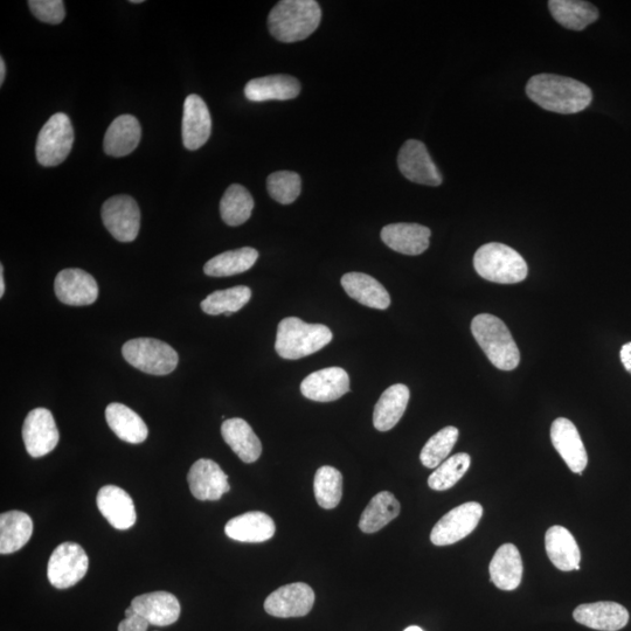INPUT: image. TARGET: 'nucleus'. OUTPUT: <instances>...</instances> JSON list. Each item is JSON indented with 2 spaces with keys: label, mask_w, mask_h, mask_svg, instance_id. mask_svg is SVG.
<instances>
[{
  "label": "nucleus",
  "mask_w": 631,
  "mask_h": 631,
  "mask_svg": "<svg viewBox=\"0 0 631 631\" xmlns=\"http://www.w3.org/2000/svg\"><path fill=\"white\" fill-rule=\"evenodd\" d=\"M142 128L133 115H121L114 120L104 136L103 148L107 155L124 157L131 154L141 142Z\"/></svg>",
  "instance_id": "27"
},
{
  "label": "nucleus",
  "mask_w": 631,
  "mask_h": 631,
  "mask_svg": "<svg viewBox=\"0 0 631 631\" xmlns=\"http://www.w3.org/2000/svg\"><path fill=\"white\" fill-rule=\"evenodd\" d=\"M254 199L246 187L233 184L226 190L220 201L221 218L228 226H240L251 218Z\"/></svg>",
  "instance_id": "36"
},
{
  "label": "nucleus",
  "mask_w": 631,
  "mask_h": 631,
  "mask_svg": "<svg viewBox=\"0 0 631 631\" xmlns=\"http://www.w3.org/2000/svg\"><path fill=\"white\" fill-rule=\"evenodd\" d=\"M259 259V252L244 247L214 256L204 267V273L212 277H227L247 272Z\"/></svg>",
  "instance_id": "35"
},
{
  "label": "nucleus",
  "mask_w": 631,
  "mask_h": 631,
  "mask_svg": "<svg viewBox=\"0 0 631 631\" xmlns=\"http://www.w3.org/2000/svg\"><path fill=\"white\" fill-rule=\"evenodd\" d=\"M97 508L116 530L126 531L136 523L137 515L133 498L116 485H104L96 498Z\"/></svg>",
  "instance_id": "17"
},
{
  "label": "nucleus",
  "mask_w": 631,
  "mask_h": 631,
  "mask_svg": "<svg viewBox=\"0 0 631 631\" xmlns=\"http://www.w3.org/2000/svg\"><path fill=\"white\" fill-rule=\"evenodd\" d=\"M315 603V593L304 582H296L276 589L265 601V610L269 615L289 619L302 617L311 612Z\"/></svg>",
  "instance_id": "13"
},
{
  "label": "nucleus",
  "mask_w": 631,
  "mask_h": 631,
  "mask_svg": "<svg viewBox=\"0 0 631 631\" xmlns=\"http://www.w3.org/2000/svg\"><path fill=\"white\" fill-rule=\"evenodd\" d=\"M5 75H6L5 61L3 58H0V85L2 86L5 80Z\"/></svg>",
  "instance_id": "46"
},
{
  "label": "nucleus",
  "mask_w": 631,
  "mask_h": 631,
  "mask_svg": "<svg viewBox=\"0 0 631 631\" xmlns=\"http://www.w3.org/2000/svg\"><path fill=\"white\" fill-rule=\"evenodd\" d=\"M474 267L484 280L499 284H515L528 276V263L515 249L491 242L482 246L474 256Z\"/></svg>",
  "instance_id": "5"
},
{
  "label": "nucleus",
  "mask_w": 631,
  "mask_h": 631,
  "mask_svg": "<svg viewBox=\"0 0 631 631\" xmlns=\"http://www.w3.org/2000/svg\"><path fill=\"white\" fill-rule=\"evenodd\" d=\"M471 332L478 345L498 370H515L520 362L518 346L506 324L498 317L481 314L471 322Z\"/></svg>",
  "instance_id": "4"
},
{
  "label": "nucleus",
  "mask_w": 631,
  "mask_h": 631,
  "mask_svg": "<svg viewBox=\"0 0 631 631\" xmlns=\"http://www.w3.org/2000/svg\"><path fill=\"white\" fill-rule=\"evenodd\" d=\"M404 631H424V630H422L418 626H411V627L406 628Z\"/></svg>",
  "instance_id": "47"
},
{
  "label": "nucleus",
  "mask_w": 631,
  "mask_h": 631,
  "mask_svg": "<svg viewBox=\"0 0 631 631\" xmlns=\"http://www.w3.org/2000/svg\"><path fill=\"white\" fill-rule=\"evenodd\" d=\"M131 607L147 620L150 626L168 627L180 616V603L168 592H154L136 596Z\"/></svg>",
  "instance_id": "21"
},
{
  "label": "nucleus",
  "mask_w": 631,
  "mask_h": 631,
  "mask_svg": "<svg viewBox=\"0 0 631 631\" xmlns=\"http://www.w3.org/2000/svg\"><path fill=\"white\" fill-rule=\"evenodd\" d=\"M276 526L272 517L267 513L254 511L235 517L225 526L228 538L240 543H263L272 539Z\"/></svg>",
  "instance_id": "23"
},
{
  "label": "nucleus",
  "mask_w": 631,
  "mask_h": 631,
  "mask_svg": "<svg viewBox=\"0 0 631 631\" xmlns=\"http://www.w3.org/2000/svg\"><path fill=\"white\" fill-rule=\"evenodd\" d=\"M123 357L130 365L152 376H166L176 370L178 353L158 339L136 338L123 345Z\"/></svg>",
  "instance_id": "6"
},
{
  "label": "nucleus",
  "mask_w": 631,
  "mask_h": 631,
  "mask_svg": "<svg viewBox=\"0 0 631 631\" xmlns=\"http://www.w3.org/2000/svg\"><path fill=\"white\" fill-rule=\"evenodd\" d=\"M221 434L228 446L245 463H254L262 454L261 441L244 419L226 420L221 426Z\"/></svg>",
  "instance_id": "29"
},
{
  "label": "nucleus",
  "mask_w": 631,
  "mask_h": 631,
  "mask_svg": "<svg viewBox=\"0 0 631 631\" xmlns=\"http://www.w3.org/2000/svg\"><path fill=\"white\" fill-rule=\"evenodd\" d=\"M88 567L89 558L82 546L67 542L59 545L52 553L48 561V580L55 588H71L85 578Z\"/></svg>",
  "instance_id": "8"
},
{
  "label": "nucleus",
  "mask_w": 631,
  "mask_h": 631,
  "mask_svg": "<svg viewBox=\"0 0 631 631\" xmlns=\"http://www.w3.org/2000/svg\"><path fill=\"white\" fill-rule=\"evenodd\" d=\"M526 94L540 108L564 115L582 112L593 100L592 90L585 83L554 74L532 76Z\"/></svg>",
  "instance_id": "1"
},
{
  "label": "nucleus",
  "mask_w": 631,
  "mask_h": 631,
  "mask_svg": "<svg viewBox=\"0 0 631 631\" xmlns=\"http://www.w3.org/2000/svg\"><path fill=\"white\" fill-rule=\"evenodd\" d=\"M551 15L568 30L582 31L599 19V11L592 3L581 0H551Z\"/></svg>",
  "instance_id": "33"
},
{
  "label": "nucleus",
  "mask_w": 631,
  "mask_h": 631,
  "mask_svg": "<svg viewBox=\"0 0 631 631\" xmlns=\"http://www.w3.org/2000/svg\"><path fill=\"white\" fill-rule=\"evenodd\" d=\"M60 439L59 429L53 414L46 408L33 409L26 416L23 440L27 453L38 459L53 452Z\"/></svg>",
  "instance_id": "11"
},
{
  "label": "nucleus",
  "mask_w": 631,
  "mask_h": 631,
  "mask_svg": "<svg viewBox=\"0 0 631 631\" xmlns=\"http://www.w3.org/2000/svg\"><path fill=\"white\" fill-rule=\"evenodd\" d=\"M398 166L402 175L411 182L427 186H440L442 176L435 165L426 145L409 140L399 151Z\"/></svg>",
  "instance_id": "12"
},
{
  "label": "nucleus",
  "mask_w": 631,
  "mask_h": 631,
  "mask_svg": "<svg viewBox=\"0 0 631 631\" xmlns=\"http://www.w3.org/2000/svg\"><path fill=\"white\" fill-rule=\"evenodd\" d=\"M101 216L104 226L117 241H134L140 233V207L126 194L108 199L102 206Z\"/></svg>",
  "instance_id": "9"
},
{
  "label": "nucleus",
  "mask_w": 631,
  "mask_h": 631,
  "mask_svg": "<svg viewBox=\"0 0 631 631\" xmlns=\"http://www.w3.org/2000/svg\"><path fill=\"white\" fill-rule=\"evenodd\" d=\"M341 282L346 294L365 307L385 310L391 305L388 291L370 275L348 273L342 277Z\"/></svg>",
  "instance_id": "28"
},
{
  "label": "nucleus",
  "mask_w": 631,
  "mask_h": 631,
  "mask_svg": "<svg viewBox=\"0 0 631 631\" xmlns=\"http://www.w3.org/2000/svg\"><path fill=\"white\" fill-rule=\"evenodd\" d=\"M183 143L187 150H198L210 140L212 119L207 104L199 95L186 97L183 115Z\"/></svg>",
  "instance_id": "19"
},
{
  "label": "nucleus",
  "mask_w": 631,
  "mask_h": 631,
  "mask_svg": "<svg viewBox=\"0 0 631 631\" xmlns=\"http://www.w3.org/2000/svg\"><path fill=\"white\" fill-rule=\"evenodd\" d=\"M315 497L321 508H337L343 497V475L334 467L324 466L317 470L314 481Z\"/></svg>",
  "instance_id": "38"
},
{
  "label": "nucleus",
  "mask_w": 631,
  "mask_h": 631,
  "mask_svg": "<svg viewBox=\"0 0 631 631\" xmlns=\"http://www.w3.org/2000/svg\"><path fill=\"white\" fill-rule=\"evenodd\" d=\"M73 143L74 130L69 117L64 113L53 115L38 135L36 155L39 164L52 168L64 163Z\"/></svg>",
  "instance_id": "7"
},
{
  "label": "nucleus",
  "mask_w": 631,
  "mask_h": 631,
  "mask_svg": "<svg viewBox=\"0 0 631 631\" xmlns=\"http://www.w3.org/2000/svg\"><path fill=\"white\" fill-rule=\"evenodd\" d=\"M620 357L623 366L631 373V343H627L622 346Z\"/></svg>",
  "instance_id": "44"
},
{
  "label": "nucleus",
  "mask_w": 631,
  "mask_h": 631,
  "mask_svg": "<svg viewBox=\"0 0 631 631\" xmlns=\"http://www.w3.org/2000/svg\"><path fill=\"white\" fill-rule=\"evenodd\" d=\"M33 16L40 22L58 25L66 17L65 3L62 0H30Z\"/></svg>",
  "instance_id": "42"
},
{
  "label": "nucleus",
  "mask_w": 631,
  "mask_h": 631,
  "mask_svg": "<svg viewBox=\"0 0 631 631\" xmlns=\"http://www.w3.org/2000/svg\"><path fill=\"white\" fill-rule=\"evenodd\" d=\"M432 232L419 224H391L381 231V240L394 252L405 255H420L427 251Z\"/></svg>",
  "instance_id": "22"
},
{
  "label": "nucleus",
  "mask_w": 631,
  "mask_h": 631,
  "mask_svg": "<svg viewBox=\"0 0 631 631\" xmlns=\"http://www.w3.org/2000/svg\"><path fill=\"white\" fill-rule=\"evenodd\" d=\"M301 392L312 401H336L350 392L349 374L341 367L316 371L302 381Z\"/></svg>",
  "instance_id": "16"
},
{
  "label": "nucleus",
  "mask_w": 631,
  "mask_h": 631,
  "mask_svg": "<svg viewBox=\"0 0 631 631\" xmlns=\"http://www.w3.org/2000/svg\"><path fill=\"white\" fill-rule=\"evenodd\" d=\"M191 494L199 501H219L231 490L228 476L219 464L207 459L193 464L187 475Z\"/></svg>",
  "instance_id": "15"
},
{
  "label": "nucleus",
  "mask_w": 631,
  "mask_h": 631,
  "mask_svg": "<svg viewBox=\"0 0 631 631\" xmlns=\"http://www.w3.org/2000/svg\"><path fill=\"white\" fill-rule=\"evenodd\" d=\"M322 10L315 0H282L270 11L268 27L281 43L307 39L320 26Z\"/></svg>",
  "instance_id": "2"
},
{
  "label": "nucleus",
  "mask_w": 631,
  "mask_h": 631,
  "mask_svg": "<svg viewBox=\"0 0 631 631\" xmlns=\"http://www.w3.org/2000/svg\"><path fill=\"white\" fill-rule=\"evenodd\" d=\"M457 440H459V429L453 426L441 429L440 432L429 439L424 449H422L420 454L421 463L429 469L438 468L452 453Z\"/></svg>",
  "instance_id": "39"
},
{
  "label": "nucleus",
  "mask_w": 631,
  "mask_h": 631,
  "mask_svg": "<svg viewBox=\"0 0 631 631\" xmlns=\"http://www.w3.org/2000/svg\"><path fill=\"white\" fill-rule=\"evenodd\" d=\"M54 291L60 302L72 307L93 304L99 297V286L94 277L78 268L61 270L55 277Z\"/></svg>",
  "instance_id": "14"
},
{
  "label": "nucleus",
  "mask_w": 631,
  "mask_h": 631,
  "mask_svg": "<svg viewBox=\"0 0 631 631\" xmlns=\"http://www.w3.org/2000/svg\"><path fill=\"white\" fill-rule=\"evenodd\" d=\"M33 535V520L22 511H9L0 516V553L11 554L29 543Z\"/></svg>",
  "instance_id": "32"
},
{
  "label": "nucleus",
  "mask_w": 631,
  "mask_h": 631,
  "mask_svg": "<svg viewBox=\"0 0 631 631\" xmlns=\"http://www.w3.org/2000/svg\"><path fill=\"white\" fill-rule=\"evenodd\" d=\"M523 570V560L517 547L513 544H504L491 560V582L502 591H515L522 582Z\"/></svg>",
  "instance_id": "26"
},
{
  "label": "nucleus",
  "mask_w": 631,
  "mask_h": 631,
  "mask_svg": "<svg viewBox=\"0 0 631 631\" xmlns=\"http://www.w3.org/2000/svg\"><path fill=\"white\" fill-rule=\"evenodd\" d=\"M554 448L574 474H582L587 467L588 455L577 427L571 420L559 418L551 427Z\"/></svg>",
  "instance_id": "18"
},
{
  "label": "nucleus",
  "mask_w": 631,
  "mask_h": 631,
  "mask_svg": "<svg viewBox=\"0 0 631 631\" xmlns=\"http://www.w3.org/2000/svg\"><path fill=\"white\" fill-rule=\"evenodd\" d=\"M545 547L551 563L563 572L580 571L581 553L577 540L564 526H552L546 532Z\"/></svg>",
  "instance_id": "25"
},
{
  "label": "nucleus",
  "mask_w": 631,
  "mask_h": 631,
  "mask_svg": "<svg viewBox=\"0 0 631 631\" xmlns=\"http://www.w3.org/2000/svg\"><path fill=\"white\" fill-rule=\"evenodd\" d=\"M251 298V289L246 286H238L214 291L201 302L200 307L207 315L218 316L225 314L226 316H231L234 312L244 308L251 301Z\"/></svg>",
  "instance_id": "37"
},
{
  "label": "nucleus",
  "mask_w": 631,
  "mask_h": 631,
  "mask_svg": "<svg viewBox=\"0 0 631 631\" xmlns=\"http://www.w3.org/2000/svg\"><path fill=\"white\" fill-rule=\"evenodd\" d=\"M107 424L117 438L138 445L148 438V427L133 409L113 402L106 409Z\"/></svg>",
  "instance_id": "31"
},
{
  "label": "nucleus",
  "mask_w": 631,
  "mask_h": 631,
  "mask_svg": "<svg viewBox=\"0 0 631 631\" xmlns=\"http://www.w3.org/2000/svg\"><path fill=\"white\" fill-rule=\"evenodd\" d=\"M471 463L470 456L466 453L456 454L449 457L445 462L435 469L428 478L429 488L436 491H445L453 488L454 485L466 475Z\"/></svg>",
  "instance_id": "40"
},
{
  "label": "nucleus",
  "mask_w": 631,
  "mask_h": 631,
  "mask_svg": "<svg viewBox=\"0 0 631 631\" xmlns=\"http://www.w3.org/2000/svg\"><path fill=\"white\" fill-rule=\"evenodd\" d=\"M400 510V503L391 492H379L362 513L359 529L364 533H376L397 518Z\"/></svg>",
  "instance_id": "34"
},
{
  "label": "nucleus",
  "mask_w": 631,
  "mask_h": 631,
  "mask_svg": "<svg viewBox=\"0 0 631 631\" xmlns=\"http://www.w3.org/2000/svg\"><path fill=\"white\" fill-rule=\"evenodd\" d=\"M130 3H133V4H142V3H143V0H133V2H130Z\"/></svg>",
  "instance_id": "48"
},
{
  "label": "nucleus",
  "mask_w": 631,
  "mask_h": 631,
  "mask_svg": "<svg viewBox=\"0 0 631 631\" xmlns=\"http://www.w3.org/2000/svg\"><path fill=\"white\" fill-rule=\"evenodd\" d=\"M149 626L143 616L134 612L120 623L119 631H147Z\"/></svg>",
  "instance_id": "43"
},
{
  "label": "nucleus",
  "mask_w": 631,
  "mask_h": 631,
  "mask_svg": "<svg viewBox=\"0 0 631 631\" xmlns=\"http://www.w3.org/2000/svg\"><path fill=\"white\" fill-rule=\"evenodd\" d=\"M411 392L406 385L388 387L374 407L373 425L379 432H388L397 426L406 412Z\"/></svg>",
  "instance_id": "30"
},
{
  "label": "nucleus",
  "mask_w": 631,
  "mask_h": 631,
  "mask_svg": "<svg viewBox=\"0 0 631 631\" xmlns=\"http://www.w3.org/2000/svg\"><path fill=\"white\" fill-rule=\"evenodd\" d=\"M5 293V283H4V267L0 265V297H3Z\"/></svg>",
  "instance_id": "45"
},
{
  "label": "nucleus",
  "mask_w": 631,
  "mask_h": 631,
  "mask_svg": "<svg viewBox=\"0 0 631 631\" xmlns=\"http://www.w3.org/2000/svg\"><path fill=\"white\" fill-rule=\"evenodd\" d=\"M332 338L331 330L323 324H309L300 318L288 317L277 328L275 350L283 359L297 360L322 350Z\"/></svg>",
  "instance_id": "3"
},
{
  "label": "nucleus",
  "mask_w": 631,
  "mask_h": 631,
  "mask_svg": "<svg viewBox=\"0 0 631 631\" xmlns=\"http://www.w3.org/2000/svg\"><path fill=\"white\" fill-rule=\"evenodd\" d=\"M269 196L282 205L293 204L300 197L302 180L300 175L291 171H277L267 179Z\"/></svg>",
  "instance_id": "41"
},
{
  "label": "nucleus",
  "mask_w": 631,
  "mask_h": 631,
  "mask_svg": "<svg viewBox=\"0 0 631 631\" xmlns=\"http://www.w3.org/2000/svg\"><path fill=\"white\" fill-rule=\"evenodd\" d=\"M301 93V83L290 75H269L249 81L245 95L252 102L288 101Z\"/></svg>",
  "instance_id": "24"
},
{
  "label": "nucleus",
  "mask_w": 631,
  "mask_h": 631,
  "mask_svg": "<svg viewBox=\"0 0 631 631\" xmlns=\"http://www.w3.org/2000/svg\"><path fill=\"white\" fill-rule=\"evenodd\" d=\"M573 617L582 626L600 631L621 630L629 622L628 610L610 601L581 605L575 608Z\"/></svg>",
  "instance_id": "20"
},
{
  "label": "nucleus",
  "mask_w": 631,
  "mask_h": 631,
  "mask_svg": "<svg viewBox=\"0 0 631 631\" xmlns=\"http://www.w3.org/2000/svg\"><path fill=\"white\" fill-rule=\"evenodd\" d=\"M482 516L483 508L480 503L469 502L457 506L436 523L431 533L432 543L436 546H448L460 542L477 528Z\"/></svg>",
  "instance_id": "10"
}]
</instances>
